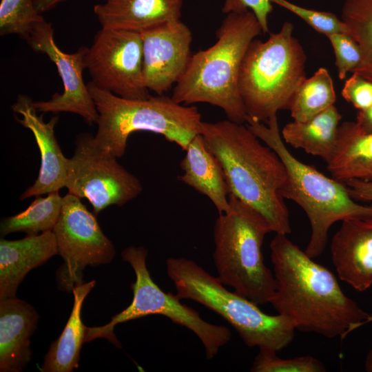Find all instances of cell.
I'll use <instances>...</instances> for the list:
<instances>
[{"instance_id": "obj_26", "label": "cell", "mask_w": 372, "mask_h": 372, "mask_svg": "<svg viewBox=\"0 0 372 372\" xmlns=\"http://www.w3.org/2000/svg\"><path fill=\"white\" fill-rule=\"evenodd\" d=\"M342 20L361 52V63L355 72L372 82V0H345Z\"/></svg>"}, {"instance_id": "obj_34", "label": "cell", "mask_w": 372, "mask_h": 372, "mask_svg": "<svg viewBox=\"0 0 372 372\" xmlns=\"http://www.w3.org/2000/svg\"><path fill=\"white\" fill-rule=\"evenodd\" d=\"M355 123L365 133H372V104L364 110H359Z\"/></svg>"}, {"instance_id": "obj_35", "label": "cell", "mask_w": 372, "mask_h": 372, "mask_svg": "<svg viewBox=\"0 0 372 372\" xmlns=\"http://www.w3.org/2000/svg\"><path fill=\"white\" fill-rule=\"evenodd\" d=\"M65 0H34V3L37 10L43 14L54 8L58 4Z\"/></svg>"}, {"instance_id": "obj_15", "label": "cell", "mask_w": 372, "mask_h": 372, "mask_svg": "<svg viewBox=\"0 0 372 372\" xmlns=\"http://www.w3.org/2000/svg\"><path fill=\"white\" fill-rule=\"evenodd\" d=\"M33 103L30 96L19 94L12 106L13 112L22 116L17 118L18 122L33 134L41 154L39 175L21 195V200L59 192L64 187L67 175L68 158L63 155L54 134L59 117L54 116L45 123L42 116L37 115Z\"/></svg>"}, {"instance_id": "obj_30", "label": "cell", "mask_w": 372, "mask_h": 372, "mask_svg": "<svg viewBox=\"0 0 372 372\" xmlns=\"http://www.w3.org/2000/svg\"><path fill=\"white\" fill-rule=\"evenodd\" d=\"M327 37L334 51L338 77L342 80L348 72H355L360 66L362 61L360 48L349 34L336 33Z\"/></svg>"}, {"instance_id": "obj_23", "label": "cell", "mask_w": 372, "mask_h": 372, "mask_svg": "<svg viewBox=\"0 0 372 372\" xmlns=\"http://www.w3.org/2000/svg\"><path fill=\"white\" fill-rule=\"evenodd\" d=\"M341 118L333 105L307 121L288 123L280 134L285 143L318 156L327 163L335 149Z\"/></svg>"}, {"instance_id": "obj_29", "label": "cell", "mask_w": 372, "mask_h": 372, "mask_svg": "<svg viewBox=\"0 0 372 372\" xmlns=\"http://www.w3.org/2000/svg\"><path fill=\"white\" fill-rule=\"evenodd\" d=\"M270 1L298 16L316 32L327 37L336 33L349 34L344 22L332 12L307 9L287 0Z\"/></svg>"}, {"instance_id": "obj_16", "label": "cell", "mask_w": 372, "mask_h": 372, "mask_svg": "<svg viewBox=\"0 0 372 372\" xmlns=\"http://www.w3.org/2000/svg\"><path fill=\"white\" fill-rule=\"evenodd\" d=\"M331 254L339 278L358 291L372 285V218L342 221L332 238Z\"/></svg>"}, {"instance_id": "obj_24", "label": "cell", "mask_w": 372, "mask_h": 372, "mask_svg": "<svg viewBox=\"0 0 372 372\" xmlns=\"http://www.w3.org/2000/svg\"><path fill=\"white\" fill-rule=\"evenodd\" d=\"M333 83L326 68H319L306 78L292 96L287 110L293 121L305 122L334 105Z\"/></svg>"}, {"instance_id": "obj_21", "label": "cell", "mask_w": 372, "mask_h": 372, "mask_svg": "<svg viewBox=\"0 0 372 372\" xmlns=\"http://www.w3.org/2000/svg\"><path fill=\"white\" fill-rule=\"evenodd\" d=\"M327 164L332 178L344 183H372V133H365L355 121L340 124L334 154Z\"/></svg>"}, {"instance_id": "obj_32", "label": "cell", "mask_w": 372, "mask_h": 372, "mask_svg": "<svg viewBox=\"0 0 372 372\" xmlns=\"http://www.w3.org/2000/svg\"><path fill=\"white\" fill-rule=\"evenodd\" d=\"M250 10L260 23L263 33L269 32L268 16L273 10L270 0H225L224 13L241 12Z\"/></svg>"}, {"instance_id": "obj_18", "label": "cell", "mask_w": 372, "mask_h": 372, "mask_svg": "<svg viewBox=\"0 0 372 372\" xmlns=\"http://www.w3.org/2000/svg\"><path fill=\"white\" fill-rule=\"evenodd\" d=\"M58 254L52 231L8 240H0V301L17 297L27 273Z\"/></svg>"}, {"instance_id": "obj_10", "label": "cell", "mask_w": 372, "mask_h": 372, "mask_svg": "<svg viewBox=\"0 0 372 372\" xmlns=\"http://www.w3.org/2000/svg\"><path fill=\"white\" fill-rule=\"evenodd\" d=\"M77 196L68 193L63 197L59 218L52 231L58 254L63 263L56 272L57 288L72 293L83 282L87 266L110 263L115 256L112 242L103 234L95 216Z\"/></svg>"}, {"instance_id": "obj_31", "label": "cell", "mask_w": 372, "mask_h": 372, "mask_svg": "<svg viewBox=\"0 0 372 372\" xmlns=\"http://www.w3.org/2000/svg\"><path fill=\"white\" fill-rule=\"evenodd\" d=\"M342 95L358 110H364L372 104V82L353 72L345 81Z\"/></svg>"}, {"instance_id": "obj_38", "label": "cell", "mask_w": 372, "mask_h": 372, "mask_svg": "<svg viewBox=\"0 0 372 372\" xmlns=\"http://www.w3.org/2000/svg\"><path fill=\"white\" fill-rule=\"evenodd\" d=\"M105 1V0H104Z\"/></svg>"}, {"instance_id": "obj_13", "label": "cell", "mask_w": 372, "mask_h": 372, "mask_svg": "<svg viewBox=\"0 0 372 372\" xmlns=\"http://www.w3.org/2000/svg\"><path fill=\"white\" fill-rule=\"evenodd\" d=\"M27 42L34 51L46 54L55 64L63 85L62 94L55 93L46 101H34L37 111L71 112L81 116L89 125L96 123L99 114L83 79L87 48L80 47L72 53L61 51L55 43L51 24L45 21L36 25Z\"/></svg>"}, {"instance_id": "obj_5", "label": "cell", "mask_w": 372, "mask_h": 372, "mask_svg": "<svg viewBox=\"0 0 372 372\" xmlns=\"http://www.w3.org/2000/svg\"><path fill=\"white\" fill-rule=\"evenodd\" d=\"M99 116L95 145L103 153L124 155L130 135L137 131L161 134L185 150L201 131V115L196 106H185L172 97L158 95L145 99H129L87 84Z\"/></svg>"}, {"instance_id": "obj_6", "label": "cell", "mask_w": 372, "mask_h": 372, "mask_svg": "<svg viewBox=\"0 0 372 372\" xmlns=\"http://www.w3.org/2000/svg\"><path fill=\"white\" fill-rule=\"evenodd\" d=\"M229 201L230 210L219 214L214 226L217 277L257 304L270 303L276 282L261 248L271 229L259 212L234 195L229 194Z\"/></svg>"}, {"instance_id": "obj_37", "label": "cell", "mask_w": 372, "mask_h": 372, "mask_svg": "<svg viewBox=\"0 0 372 372\" xmlns=\"http://www.w3.org/2000/svg\"><path fill=\"white\" fill-rule=\"evenodd\" d=\"M369 321H372V315L370 316Z\"/></svg>"}, {"instance_id": "obj_11", "label": "cell", "mask_w": 372, "mask_h": 372, "mask_svg": "<svg viewBox=\"0 0 372 372\" xmlns=\"http://www.w3.org/2000/svg\"><path fill=\"white\" fill-rule=\"evenodd\" d=\"M73 156L68 159L64 187L79 198H86L94 214L108 206H123L142 192L141 183L117 161L101 151L90 134L76 137Z\"/></svg>"}, {"instance_id": "obj_14", "label": "cell", "mask_w": 372, "mask_h": 372, "mask_svg": "<svg viewBox=\"0 0 372 372\" xmlns=\"http://www.w3.org/2000/svg\"><path fill=\"white\" fill-rule=\"evenodd\" d=\"M146 87L162 95L184 74L191 56L192 34L180 19L163 22L140 32Z\"/></svg>"}, {"instance_id": "obj_8", "label": "cell", "mask_w": 372, "mask_h": 372, "mask_svg": "<svg viewBox=\"0 0 372 372\" xmlns=\"http://www.w3.org/2000/svg\"><path fill=\"white\" fill-rule=\"evenodd\" d=\"M286 21L267 40L254 39L240 66L238 89L247 119L267 122L287 109L294 92L307 78V56Z\"/></svg>"}, {"instance_id": "obj_2", "label": "cell", "mask_w": 372, "mask_h": 372, "mask_svg": "<svg viewBox=\"0 0 372 372\" xmlns=\"http://www.w3.org/2000/svg\"><path fill=\"white\" fill-rule=\"evenodd\" d=\"M200 134L225 174L230 194L259 212L276 234L291 232L280 194L287 178L278 154L246 125L223 120L202 122Z\"/></svg>"}, {"instance_id": "obj_28", "label": "cell", "mask_w": 372, "mask_h": 372, "mask_svg": "<svg viewBox=\"0 0 372 372\" xmlns=\"http://www.w3.org/2000/svg\"><path fill=\"white\" fill-rule=\"evenodd\" d=\"M276 351L259 349L251 371L253 372H324L326 368L318 359L304 355L293 358H282L278 356Z\"/></svg>"}, {"instance_id": "obj_33", "label": "cell", "mask_w": 372, "mask_h": 372, "mask_svg": "<svg viewBox=\"0 0 372 372\" xmlns=\"http://www.w3.org/2000/svg\"><path fill=\"white\" fill-rule=\"evenodd\" d=\"M351 196L356 201H372V183L359 180L344 182Z\"/></svg>"}, {"instance_id": "obj_12", "label": "cell", "mask_w": 372, "mask_h": 372, "mask_svg": "<svg viewBox=\"0 0 372 372\" xmlns=\"http://www.w3.org/2000/svg\"><path fill=\"white\" fill-rule=\"evenodd\" d=\"M85 61L97 87L129 99L151 96L143 79L140 32L101 28L87 48Z\"/></svg>"}, {"instance_id": "obj_19", "label": "cell", "mask_w": 372, "mask_h": 372, "mask_svg": "<svg viewBox=\"0 0 372 372\" xmlns=\"http://www.w3.org/2000/svg\"><path fill=\"white\" fill-rule=\"evenodd\" d=\"M183 0H105L94 6L101 28L141 32L180 19Z\"/></svg>"}, {"instance_id": "obj_36", "label": "cell", "mask_w": 372, "mask_h": 372, "mask_svg": "<svg viewBox=\"0 0 372 372\" xmlns=\"http://www.w3.org/2000/svg\"><path fill=\"white\" fill-rule=\"evenodd\" d=\"M365 369L368 372H372V349L369 351L366 357Z\"/></svg>"}, {"instance_id": "obj_17", "label": "cell", "mask_w": 372, "mask_h": 372, "mask_svg": "<svg viewBox=\"0 0 372 372\" xmlns=\"http://www.w3.org/2000/svg\"><path fill=\"white\" fill-rule=\"evenodd\" d=\"M35 309L17 297L0 301V371H22L31 360L30 338L37 327Z\"/></svg>"}, {"instance_id": "obj_27", "label": "cell", "mask_w": 372, "mask_h": 372, "mask_svg": "<svg viewBox=\"0 0 372 372\" xmlns=\"http://www.w3.org/2000/svg\"><path fill=\"white\" fill-rule=\"evenodd\" d=\"M45 19L34 0L0 1V35L17 34L26 41L34 28Z\"/></svg>"}, {"instance_id": "obj_3", "label": "cell", "mask_w": 372, "mask_h": 372, "mask_svg": "<svg viewBox=\"0 0 372 372\" xmlns=\"http://www.w3.org/2000/svg\"><path fill=\"white\" fill-rule=\"evenodd\" d=\"M261 32L250 10L227 14L217 30L216 43L192 55L175 84L172 99L180 104L209 103L222 109L228 120L246 123L247 115L238 89L239 74L250 43Z\"/></svg>"}, {"instance_id": "obj_9", "label": "cell", "mask_w": 372, "mask_h": 372, "mask_svg": "<svg viewBox=\"0 0 372 372\" xmlns=\"http://www.w3.org/2000/svg\"><path fill=\"white\" fill-rule=\"evenodd\" d=\"M121 256L123 260L132 266L135 273V282L131 284L132 301L127 308L113 316L107 324L87 327L85 342L105 338L121 348L114 333L115 326L149 315L165 316L174 323L192 331L203 343L208 360L213 358L229 342L231 334L227 327L206 322L193 308L182 304L176 294L165 292L154 282L147 267V251L145 247H128L123 250Z\"/></svg>"}, {"instance_id": "obj_25", "label": "cell", "mask_w": 372, "mask_h": 372, "mask_svg": "<svg viewBox=\"0 0 372 372\" xmlns=\"http://www.w3.org/2000/svg\"><path fill=\"white\" fill-rule=\"evenodd\" d=\"M36 197L24 211L1 220V236L17 231L35 235L54 229L61 214L63 197L59 192Z\"/></svg>"}, {"instance_id": "obj_4", "label": "cell", "mask_w": 372, "mask_h": 372, "mask_svg": "<svg viewBox=\"0 0 372 372\" xmlns=\"http://www.w3.org/2000/svg\"><path fill=\"white\" fill-rule=\"evenodd\" d=\"M266 123L267 125L248 118L246 125L282 161L287 178L280 194L298 204L309 218L311 233L304 252L314 259L324 251L328 231L333 223L353 218H372V205L358 203L344 183L325 176L296 158L282 138L276 115Z\"/></svg>"}, {"instance_id": "obj_7", "label": "cell", "mask_w": 372, "mask_h": 372, "mask_svg": "<svg viewBox=\"0 0 372 372\" xmlns=\"http://www.w3.org/2000/svg\"><path fill=\"white\" fill-rule=\"evenodd\" d=\"M166 267L180 300L196 301L220 316L249 347L278 351L293 340L296 329L288 318L263 312L255 302L228 290L218 277L194 260L169 258Z\"/></svg>"}, {"instance_id": "obj_22", "label": "cell", "mask_w": 372, "mask_h": 372, "mask_svg": "<svg viewBox=\"0 0 372 372\" xmlns=\"http://www.w3.org/2000/svg\"><path fill=\"white\" fill-rule=\"evenodd\" d=\"M96 284L83 282L72 289L74 303L68 320L59 337L50 344L43 358V372H71L79 367L87 327L81 320L83 302Z\"/></svg>"}, {"instance_id": "obj_20", "label": "cell", "mask_w": 372, "mask_h": 372, "mask_svg": "<svg viewBox=\"0 0 372 372\" xmlns=\"http://www.w3.org/2000/svg\"><path fill=\"white\" fill-rule=\"evenodd\" d=\"M185 151V155L180 163L183 174L178 179L208 197L219 214L228 212L231 209L230 192L225 174L203 136L196 135Z\"/></svg>"}, {"instance_id": "obj_1", "label": "cell", "mask_w": 372, "mask_h": 372, "mask_svg": "<svg viewBox=\"0 0 372 372\" xmlns=\"http://www.w3.org/2000/svg\"><path fill=\"white\" fill-rule=\"evenodd\" d=\"M270 249L276 282L270 303L296 329L343 338L368 322L370 314L344 294L335 275L287 235L276 234Z\"/></svg>"}]
</instances>
